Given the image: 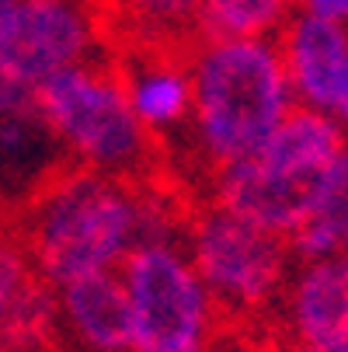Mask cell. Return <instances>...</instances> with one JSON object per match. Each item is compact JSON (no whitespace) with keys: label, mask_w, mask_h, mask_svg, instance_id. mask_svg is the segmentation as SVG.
I'll return each mask as SVG.
<instances>
[{"label":"cell","mask_w":348,"mask_h":352,"mask_svg":"<svg viewBox=\"0 0 348 352\" xmlns=\"http://www.w3.org/2000/svg\"><path fill=\"white\" fill-rule=\"evenodd\" d=\"M11 230L35 276L56 289L119 269L139 241L178 237V213L146 178L129 182L63 161L25 195Z\"/></svg>","instance_id":"1"},{"label":"cell","mask_w":348,"mask_h":352,"mask_svg":"<svg viewBox=\"0 0 348 352\" xmlns=\"http://www.w3.org/2000/svg\"><path fill=\"white\" fill-rule=\"evenodd\" d=\"M188 143L206 175L251 157L296 109L275 38H195Z\"/></svg>","instance_id":"2"},{"label":"cell","mask_w":348,"mask_h":352,"mask_svg":"<svg viewBox=\"0 0 348 352\" xmlns=\"http://www.w3.org/2000/svg\"><path fill=\"white\" fill-rule=\"evenodd\" d=\"M35 116L67 164L143 182L161 143L146 133L112 56H94L53 74L35 91Z\"/></svg>","instance_id":"3"},{"label":"cell","mask_w":348,"mask_h":352,"mask_svg":"<svg viewBox=\"0 0 348 352\" xmlns=\"http://www.w3.org/2000/svg\"><path fill=\"white\" fill-rule=\"evenodd\" d=\"M345 143V129L327 112L296 105L251 157L209 175V203L289 241Z\"/></svg>","instance_id":"4"},{"label":"cell","mask_w":348,"mask_h":352,"mask_svg":"<svg viewBox=\"0 0 348 352\" xmlns=\"http://www.w3.org/2000/svg\"><path fill=\"white\" fill-rule=\"evenodd\" d=\"M119 276L132 307V352H213L223 314L181 237L139 241Z\"/></svg>","instance_id":"5"},{"label":"cell","mask_w":348,"mask_h":352,"mask_svg":"<svg viewBox=\"0 0 348 352\" xmlns=\"http://www.w3.org/2000/svg\"><path fill=\"white\" fill-rule=\"evenodd\" d=\"M181 241L220 314L262 318L279 307L296 269L286 237L209 203L206 210L192 213Z\"/></svg>","instance_id":"6"},{"label":"cell","mask_w":348,"mask_h":352,"mask_svg":"<svg viewBox=\"0 0 348 352\" xmlns=\"http://www.w3.org/2000/svg\"><path fill=\"white\" fill-rule=\"evenodd\" d=\"M102 38L87 0H11L0 21V63L38 91L53 74L102 56Z\"/></svg>","instance_id":"7"},{"label":"cell","mask_w":348,"mask_h":352,"mask_svg":"<svg viewBox=\"0 0 348 352\" xmlns=\"http://www.w3.org/2000/svg\"><path fill=\"white\" fill-rule=\"evenodd\" d=\"M56 338L70 352H132V307L119 269L56 286Z\"/></svg>","instance_id":"8"},{"label":"cell","mask_w":348,"mask_h":352,"mask_svg":"<svg viewBox=\"0 0 348 352\" xmlns=\"http://www.w3.org/2000/svg\"><path fill=\"white\" fill-rule=\"evenodd\" d=\"M119 63L129 105L139 126L157 143L188 129L192 116V70L188 49L171 45H126Z\"/></svg>","instance_id":"9"},{"label":"cell","mask_w":348,"mask_h":352,"mask_svg":"<svg viewBox=\"0 0 348 352\" xmlns=\"http://www.w3.org/2000/svg\"><path fill=\"white\" fill-rule=\"evenodd\" d=\"M279 311L292 342L348 352V251L317 262H296Z\"/></svg>","instance_id":"10"},{"label":"cell","mask_w":348,"mask_h":352,"mask_svg":"<svg viewBox=\"0 0 348 352\" xmlns=\"http://www.w3.org/2000/svg\"><path fill=\"white\" fill-rule=\"evenodd\" d=\"M275 45L296 105L331 116L334 91L348 63V28L341 21H324L296 11L275 35Z\"/></svg>","instance_id":"11"},{"label":"cell","mask_w":348,"mask_h":352,"mask_svg":"<svg viewBox=\"0 0 348 352\" xmlns=\"http://www.w3.org/2000/svg\"><path fill=\"white\" fill-rule=\"evenodd\" d=\"M296 262H317L348 251V143L327 164L307 220L289 237Z\"/></svg>","instance_id":"12"},{"label":"cell","mask_w":348,"mask_h":352,"mask_svg":"<svg viewBox=\"0 0 348 352\" xmlns=\"http://www.w3.org/2000/svg\"><path fill=\"white\" fill-rule=\"evenodd\" d=\"M102 14H112L126 45L192 49V42L198 38V0H105L97 21Z\"/></svg>","instance_id":"13"},{"label":"cell","mask_w":348,"mask_h":352,"mask_svg":"<svg viewBox=\"0 0 348 352\" xmlns=\"http://www.w3.org/2000/svg\"><path fill=\"white\" fill-rule=\"evenodd\" d=\"M296 0H198V38H275Z\"/></svg>","instance_id":"14"},{"label":"cell","mask_w":348,"mask_h":352,"mask_svg":"<svg viewBox=\"0 0 348 352\" xmlns=\"http://www.w3.org/2000/svg\"><path fill=\"white\" fill-rule=\"evenodd\" d=\"M32 283H35V269L25 255L18 234L11 230V223L0 227V335H4L18 300L25 296Z\"/></svg>","instance_id":"15"},{"label":"cell","mask_w":348,"mask_h":352,"mask_svg":"<svg viewBox=\"0 0 348 352\" xmlns=\"http://www.w3.org/2000/svg\"><path fill=\"white\" fill-rule=\"evenodd\" d=\"M14 116H35V87L18 80L0 63V119H14Z\"/></svg>","instance_id":"16"},{"label":"cell","mask_w":348,"mask_h":352,"mask_svg":"<svg viewBox=\"0 0 348 352\" xmlns=\"http://www.w3.org/2000/svg\"><path fill=\"white\" fill-rule=\"evenodd\" d=\"M296 11L314 14V18H324V21H341V25H345L348 0H296Z\"/></svg>","instance_id":"17"},{"label":"cell","mask_w":348,"mask_h":352,"mask_svg":"<svg viewBox=\"0 0 348 352\" xmlns=\"http://www.w3.org/2000/svg\"><path fill=\"white\" fill-rule=\"evenodd\" d=\"M331 119H334V122L345 129V136H348V63H345V70H341L334 102H331Z\"/></svg>","instance_id":"18"},{"label":"cell","mask_w":348,"mask_h":352,"mask_svg":"<svg viewBox=\"0 0 348 352\" xmlns=\"http://www.w3.org/2000/svg\"><path fill=\"white\" fill-rule=\"evenodd\" d=\"M286 352H327V349H317V345H307V342H292Z\"/></svg>","instance_id":"19"},{"label":"cell","mask_w":348,"mask_h":352,"mask_svg":"<svg viewBox=\"0 0 348 352\" xmlns=\"http://www.w3.org/2000/svg\"><path fill=\"white\" fill-rule=\"evenodd\" d=\"M8 8H11V0H0V21H4V14H8Z\"/></svg>","instance_id":"20"},{"label":"cell","mask_w":348,"mask_h":352,"mask_svg":"<svg viewBox=\"0 0 348 352\" xmlns=\"http://www.w3.org/2000/svg\"><path fill=\"white\" fill-rule=\"evenodd\" d=\"M8 223H11V217L4 213V206H0V227H8Z\"/></svg>","instance_id":"21"},{"label":"cell","mask_w":348,"mask_h":352,"mask_svg":"<svg viewBox=\"0 0 348 352\" xmlns=\"http://www.w3.org/2000/svg\"><path fill=\"white\" fill-rule=\"evenodd\" d=\"M345 28H348V14H345Z\"/></svg>","instance_id":"22"}]
</instances>
